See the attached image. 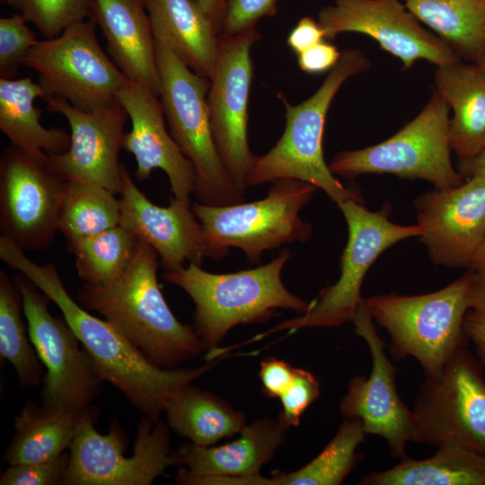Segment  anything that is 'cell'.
<instances>
[{"instance_id":"obj_3","label":"cell","mask_w":485,"mask_h":485,"mask_svg":"<svg viewBox=\"0 0 485 485\" xmlns=\"http://www.w3.org/2000/svg\"><path fill=\"white\" fill-rule=\"evenodd\" d=\"M370 66L369 59L359 49H344L321 86L308 99L292 105L278 94L285 107L284 132L269 152L255 157L246 187L293 179L321 189L337 206L347 200L364 203L357 190L344 186L331 171L323 156L322 137L328 110L340 88L348 78Z\"/></svg>"},{"instance_id":"obj_24","label":"cell","mask_w":485,"mask_h":485,"mask_svg":"<svg viewBox=\"0 0 485 485\" xmlns=\"http://www.w3.org/2000/svg\"><path fill=\"white\" fill-rule=\"evenodd\" d=\"M155 40L168 46L192 71L209 79L220 32L197 0H144Z\"/></svg>"},{"instance_id":"obj_20","label":"cell","mask_w":485,"mask_h":485,"mask_svg":"<svg viewBox=\"0 0 485 485\" xmlns=\"http://www.w3.org/2000/svg\"><path fill=\"white\" fill-rule=\"evenodd\" d=\"M119 195V225L157 252L164 272L179 270L186 262L200 266L207 258L201 225L191 205L172 196L167 207L152 203L123 163Z\"/></svg>"},{"instance_id":"obj_48","label":"cell","mask_w":485,"mask_h":485,"mask_svg":"<svg viewBox=\"0 0 485 485\" xmlns=\"http://www.w3.org/2000/svg\"><path fill=\"white\" fill-rule=\"evenodd\" d=\"M480 65L483 66L485 67V53H484V56L480 63Z\"/></svg>"},{"instance_id":"obj_37","label":"cell","mask_w":485,"mask_h":485,"mask_svg":"<svg viewBox=\"0 0 485 485\" xmlns=\"http://www.w3.org/2000/svg\"><path fill=\"white\" fill-rule=\"evenodd\" d=\"M70 455L62 454L48 461L9 465L0 476L1 485H57L62 484Z\"/></svg>"},{"instance_id":"obj_36","label":"cell","mask_w":485,"mask_h":485,"mask_svg":"<svg viewBox=\"0 0 485 485\" xmlns=\"http://www.w3.org/2000/svg\"><path fill=\"white\" fill-rule=\"evenodd\" d=\"M37 35L31 31L21 13L0 19V75L13 79L19 72L26 54L37 44Z\"/></svg>"},{"instance_id":"obj_12","label":"cell","mask_w":485,"mask_h":485,"mask_svg":"<svg viewBox=\"0 0 485 485\" xmlns=\"http://www.w3.org/2000/svg\"><path fill=\"white\" fill-rule=\"evenodd\" d=\"M14 281L30 340L46 368L41 405L82 415L99 395L103 381L64 317L50 313L48 296L22 273Z\"/></svg>"},{"instance_id":"obj_32","label":"cell","mask_w":485,"mask_h":485,"mask_svg":"<svg viewBox=\"0 0 485 485\" xmlns=\"http://www.w3.org/2000/svg\"><path fill=\"white\" fill-rule=\"evenodd\" d=\"M115 195L93 182L67 181L58 232L72 242L119 225L120 204Z\"/></svg>"},{"instance_id":"obj_16","label":"cell","mask_w":485,"mask_h":485,"mask_svg":"<svg viewBox=\"0 0 485 485\" xmlns=\"http://www.w3.org/2000/svg\"><path fill=\"white\" fill-rule=\"evenodd\" d=\"M318 22L328 41L346 32L373 38L382 49L401 60L403 70H410L419 59L436 66L461 60L400 0H333L319 11Z\"/></svg>"},{"instance_id":"obj_23","label":"cell","mask_w":485,"mask_h":485,"mask_svg":"<svg viewBox=\"0 0 485 485\" xmlns=\"http://www.w3.org/2000/svg\"><path fill=\"white\" fill-rule=\"evenodd\" d=\"M90 18L101 28L122 74L159 96L155 40L144 0H92Z\"/></svg>"},{"instance_id":"obj_45","label":"cell","mask_w":485,"mask_h":485,"mask_svg":"<svg viewBox=\"0 0 485 485\" xmlns=\"http://www.w3.org/2000/svg\"><path fill=\"white\" fill-rule=\"evenodd\" d=\"M456 170L464 180L474 176H485V147L472 158L458 159Z\"/></svg>"},{"instance_id":"obj_6","label":"cell","mask_w":485,"mask_h":485,"mask_svg":"<svg viewBox=\"0 0 485 485\" xmlns=\"http://www.w3.org/2000/svg\"><path fill=\"white\" fill-rule=\"evenodd\" d=\"M470 273L432 293L389 294L365 299L373 317L391 338L392 357H414L425 377H435L464 348L463 321L470 310Z\"/></svg>"},{"instance_id":"obj_41","label":"cell","mask_w":485,"mask_h":485,"mask_svg":"<svg viewBox=\"0 0 485 485\" xmlns=\"http://www.w3.org/2000/svg\"><path fill=\"white\" fill-rule=\"evenodd\" d=\"M340 55L341 51H339L335 45L324 40L296 55L297 64L304 73L319 75L331 71Z\"/></svg>"},{"instance_id":"obj_42","label":"cell","mask_w":485,"mask_h":485,"mask_svg":"<svg viewBox=\"0 0 485 485\" xmlns=\"http://www.w3.org/2000/svg\"><path fill=\"white\" fill-rule=\"evenodd\" d=\"M325 40V31L318 20L304 16L289 32L287 45L296 55Z\"/></svg>"},{"instance_id":"obj_10","label":"cell","mask_w":485,"mask_h":485,"mask_svg":"<svg viewBox=\"0 0 485 485\" xmlns=\"http://www.w3.org/2000/svg\"><path fill=\"white\" fill-rule=\"evenodd\" d=\"M97 410L88 408L80 417L69 446L65 485H150L164 471L178 466L170 450L169 427L146 415L137 426L133 454L125 456L128 436L113 421L108 434L94 428Z\"/></svg>"},{"instance_id":"obj_34","label":"cell","mask_w":485,"mask_h":485,"mask_svg":"<svg viewBox=\"0 0 485 485\" xmlns=\"http://www.w3.org/2000/svg\"><path fill=\"white\" fill-rule=\"evenodd\" d=\"M137 238L120 225L97 234L67 242L84 284L104 286L117 279L129 264Z\"/></svg>"},{"instance_id":"obj_38","label":"cell","mask_w":485,"mask_h":485,"mask_svg":"<svg viewBox=\"0 0 485 485\" xmlns=\"http://www.w3.org/2000/svg\"><path fill=\"white\" fill-rule=\"evenodd\" d=\"M320 395V383L311 372L295 368L290 385L279 397L282 411L278 419L287 427H297L304 410Z\"/></svg>"},{"instance_id":"obj_15","label":"cell","mask_w":485,"mask_h":485,"mask_svg":"<svg viewBox=\"0 0 485 485\" xmlns=\"http://www.w3.org/2000/svg\"><path fill=\"white\" fill-rule=\"evenodd\" d=\"M260 40L256 28L220 36L207 98L218 153L234 182L243 192L256 157L248 142V107L253 76L251 50Z\"/></svg>"},{"instance_id":"obj_40","label":"cell","mask_w":485,"mask_h":485,"mask_svg":"<svg viewBox=\"0 0 485 485\" xmlns=\"http://www.w3.org/2000/svg\"><path fill=\"white\" fill-rule=\"evenodd\" d=\"M295 370L283 360L274 357L262 360L259 372L262 392L269 398H279L292 383Z\"/></svg>"},{"instance_id":"obj_27","label":"cell","mask_w":485,"mask_h":485,"mask_svg":"<svg viewBox=\"0 0 485 485\" xmlns=\"http://www.w3.org/2000/svg\"><path fill=\"white\" fill-rule=\"evenodd\" d=\"M429 458H403L385 471L372 472L362 485H485V454L457 440L436 446Z\"/></svg>"},{"instance_id":"obj_19","label":"cell","mask_w":485,"mask_h":485,"mask_svg":"<svg viewBox=\"0 0 485 485\" xmlns=\"http://www.w3.org/2000/svg\"><path fill=\"white\" fill-rule=\"evenodd\" d=\"M44 100L50 111L66 118L71 129L67 151L48 155L52 168L67 181H90L119 194L122 163L119 156L128 118L123 106L117 100L100 109L82 110L60 97Z\"/></svg>"},{"instance_id":"obj_33","label":"cell","mask_w":485,"mask_h":485,"mask_svg":"<svg viewBox=\"0 0 485 485\" xmlns=\"http://www.w3.org/2000/svg\"><path fill=\"white\" fill-rule=\"evenodd\" d=\"M22 297L14 279L0 271V356L13 366L23 387L37 386L43 376L41 363L22 319Z\"/></svg>"},{"instance_id":"obj_13","label":"cell","mask_w":485,"mask_h":485,"mask_svg":"<svg viewBox=\"0 0 485 485\" xmlns=\"http://www.w3.org/2000/svg\"><path fill=\"white\" fill-rule=\"evenodd\" d=\"M461 348L435 377H425L411 409L413 442L437 446L460 441L485 454V380Z\"/></svg>"},{"instance_id":"obj_28","label":"cell","mask_w":485,"mask_h":485,"mask_svg":"<svg viewBox=\"0 0 485 485\" xmlns=\"http://www.w3.org/2000/svg\"><path fill=\"white\" fill-rule=\"evenodd\" d=\"M167 426L191 443L210 446L222 438L239 434L245 416L226 401L190 384L180 389L164 408Z\"/></svg>"},{"instance_id":"obj_17","label":"cell","mask_w":485,"mask_h":485,"mask_svg":"<svg viewBox=\"0 0 485 485\" xmlns=\"http://www.w3.org/2000/svg\"><path fill=\"white\" fill-rule=\"evenodd\" d=\"M351 322L369 348L372 367L368 377L356 375L349 381L340 412L346 419H360L367 435L383 437L392 456L401 460L406 457L407 444L413 442V413L398 393L397 368L384 352L385 344L375 331L364 298Z\"/></svg>"},{"instance_id":"obj_14","label":"cell","mask_w":485,"mask_h":485,"mask_svg":"<svg viewBox=\"0 0 485 485\" xmlns=\"http://www.w3.org/2000/svg\"><path fill=\"white\" fill-rule=\"evenodd\" d=\"M67 181L50 165L10 146L0 159V225L2 235L23 251L48 248L58 232Z\"/></svg>"},{"instance_id":"obj_4","label":"cell","mask_w":485,"mask_h":485,"mask_svg":"<svg viewBox=\"0 0 485 485\" xmlns=\"http://www.w3.org/2000/svg\"><path fill=\"white\" fill-rule=\"evenodd\" d=\"M291 257L288 250L267 264L234 273L216 274L198 265L163 272V278L184 290L195 304V331L204 350H215L234 326L260 323L278 309L304 314L310 304L289 292L281 272Z\"/></svg>"},{"instance_id":"obj_8","label":"cell","mask_w":485,"mask_h":485,"mask_svg":"<svg viewBox=\"0 0 485 485\" xmlns=\"http://www.w3.org/2000/svg\"><path fill=\"white\" fill-rule=\"evenodd\" d=\"M450 108L434 91L421 111L390 138L362 149L338 153L330 163L336 176L354 179L366 173H389L420 179L436 190L465 180L453 166L449 137Z\"/></svg>"},{"instance_id":"obj_29","label":"cell","mask_w":485,"mask_h":485,"mask_svg":"<svg viewBox=\"0 0 485 485\" xmlns=\"http://www.w3.org/2000/svg\"><path fill=\"white\" fill-rule=\"evenodd\" d=\"M407 9L463 60L485 53V0H403Z\"/></svg>"},{"instance_id":"obj_35","label":"cell","mask_w":485,"mask_h":485,"mask_svg":"<svg viewBox=\"0 0 485 485\" xmlns=\"http://www.w3.org/2000/svg\"><path fill=\"white\" fill-rule=\"evenodd\" d=\"M32 22L45 39L60 35L90 16L92 0H5Z\"/></svg>"},{"instance_id":"obj_2","label":"cell","mask_w":485,"mask_h":485,"mask_svg":"<svg viewBox=\"0 0 485 485\" xmlns=\"http://www.w3.org/2000/svg\"><path fill=\"white\" fill-rule=\"evenodd\" d=\"M157 252L137 239L133 257L123 273L104 286L84 284L80 304L112 324L152 362L176 368L204 350L192 326L172 313L160 289Z\"/></svg>"},{"instance_id":"obj_25","label":"cell","mask_w":485,"mask_h":485,"mask_svg":"<svg viewBox=\"0 0 485 485\" xmlns=\"http://www.w3.org/2000/svg\"><path fill=\"white\" fill-rule=\"evenodd\" d=\"M436 92L453 110L449 120L452 151L469 159L485 147V67L461 60L437 66Z\"/></svg>"},{"instance_id":"obj_44","label":"cell","mask_w":485,"mask_h":485,"mask_svg":"<svg viewBox=\"0 0 485 485\" xmlns=\"http://www.w3.org/2000/svg\"><path fill=\"white\" fill-rule=\"evenodd\" d=\"M468 296L470 310L485 316V269L470 273Z\"/></svg>"},{"instance_id":"obj_30","label":"cell","mask_w":485,"mask_h":485,"mask_svg":"<svg viewBox=\"0 0 485 485\" xmlns=\"http://www.w3.org/2000/svg\"><path fill=\"white\" fill-rule=\"evenodd\" d=\"M367 434L358 419H346L324 449L305 466L272 477H218L216 485H339L357 462V449Z\"/></svg>"},{"instance_id":"obj_5","label":"cell","mask_w":485,"mask_h":485,"mask_svg":"<svg viewBox=\"0 0 485 485\" xmlns=\"http://www.w3.org/2000/svg\"><path fill=\"white\" fill-rule=\"evenodd\" d=\"M159 98L171 135L196 172L195 196L209 206L244 202L218 153L207 106L209 79L192 71L168 46L155 40Z\"/></svg>"},{"instance_id":"obj_43","label":"cell","mask_w":485,"mask_h":485,"mask_svg":"<svg viewBox=\"0 0 485 485\" xmlns=\"http://www.w3.org/2000/svg\"><path fill=\"white\" fill-rule=\"evenodd\" d=\"M463 330L476 349L480 361L485 366V316L469 310L464 317Z\"/></svg>"},{"instance_id":"obj_7","label":"cell","mask_w":485,"mask_h":485,"mask_svg":"<svg viewBox=\"0 0 485 485\" xmlns=\"http://www.w3.org/2000/svg\"><path fill=\"white\" fill-rule=\"evenodd\" d=\"M264 198L229 206L199 202L191 209L201 225L207 257L219 260L231 247L242 250L251 263L262 252L288 242H305L313 227L299 216L317 188L308 182L283 179L272 182Z\"/></svg>"},{"instance_id":"obj_18","label":"cell","mask_w":485,"mask_h":485,"mask_svg":"<svg viewBox=\"0 0 485 485\" xmlns=\"http://www.w3.org/2000/svg\"><path fill=\"white\" fill-rule=\"evenodd\" d=\"M413 207L430 260L437 266L470 268L485 239V176L424 192Z\"/></svg>"},{"instance_id":"obj_11","label":"cell","mask_w":485,"mask_h":485,"mask_svg":"<svg viewBox=\"0 0 485 485\" xmlns=\"http://www.w3.org/2000/svg\"><path fill=\"white\" fill-rule=\"evenodd\" d=\"M95 32L92 18L80 21L56 38L39 40L26 54L23 66L37 72L46 97H60L82 110L117 101L130 81L104 53Z\"/></svg>"},{"instance_id":"obj_31","label":"cell","mask_w":485,"mask_h":485,"mask_svg":"<svg viewBox=\"0 0 485 485\" xmlns=\"http://www.w3.org/2000/svg\"><path fill=\"white\" fill-rule=\"evenodd\" d=\"M81 416L27 402L15 418V433L4 460L16 465L57 457L70 446Z\"/></svg>"},{"instance_id":"obj_47","label":"cell","mask_w":485,"mask_h":485,"mask_svg":"<svg viewBox=\"0 0 485 485\" xmlns=\"http://www.w3.org/2000/svg\"><path fill=\"white\" fill-rule=\"evenodd\" d=\"M469 269L472 271L485 269V239L476 252Z\"/></svg>"},{"instance_id":"obj_26","label":"cell","mask_w":485,"mask_h":485,"mask_svg":"<svg viewBox=\"0 0 485 485\" xmlns=\"http://www.w3.org/2000/svg\"><path fill=\"white\" fill-rule=\"evenodd\" d=\"M39 97L44 99L45 91L29 77L0 78V129L11 146L35 157L62 154L70 146V134L41 124V110L34 104Z\"/></svg>"},{"instance_id":"obj_9","label":"cell","mask_w":485,"mask_h":485,"mask_svg":"<svg viewBox=\"0 0 485 485\" xmlns=\"http://www.w3.org/2000/svg\"><path fill=\"white\" fill-rule=\"evenodd\" d=\"M348 225V237L340 257V276L311 302L308 311L260 333L256 341L277 331L289 333L302 328H335L351 322L362 301L363 280L375 260L387 249L405 239L420 236L421 226L401 225L390 219L391 206L370 211L364 203L347 200L338 206Z\"/></svg>"},{"instance_id":"obj_22","label":"cell","mask_w":485,"mask_h":485,"mask_svg":"<svg viewBox=\"0 0 485 485\" xmlns=\"http://www.w3.org/2000/svg\"><path fill=\"white\" fill-rule=\"evenodd\" d=\"M288 428L279 419L264 418L246 425L236 440L220 446L185 443L174 452L180 466L176 481L200 485L209 478L260 474L285 442Z\"/></svg>"},{"instance_id":"obj_1","label":"cell","mask_w":485,"mask_h":485,"mask_svg":"<svg viewBox=\"0 0 485 485\" xmlns=\"http://www.w3.org/2000/svg\"><path fill=\"white\" fill-rule=\"evenodd\" d=\"M0 259L25 275L60 310L103 382L119 390L144 415L158 419L168 401L217 361L196 368H163L146 357L105 319L91 314L66 291L53 263L40 265L4 235Z\"/></svg>"},{"instance_id":"obj_21","label":"cell","mask_w":485,"mask_h":485,"mask_svg":"<svg viewBox=\"0 0 485 485\" xmlns=\"http://www.w3.org/2000/svg\"><path fill=\"white\" fill-rule=\"evenodd\" d=\"M117 100L131 121L123 149L135 157L136 177L146 181L154 170L163 171L174 198L190 205V197L196 189L195 169L166 128L159 96L142 84L129 82Z\"/></svg>"},{"instance_id":"obj_46","label":"cell","mask_w":485,"mask_h":485,"mask_svg":"<svg viewBox=\"0 0 485 485\" xmlns=\"http://www.w3.org/2000/svg\"><path fill=\"white\" fill-rule=\"evenodd\" d=\"M204 12L221 32L225 12V0H197Z\"/></svg>"},{"instance_id":"obj_39","label":"cell","mask_w":485,"mask_h":485,"mask_svg":"<svg viewBox=\"0 0 485 485\" xmlns=\"http://www.w3.org/2000/svg\"><path fill=\"white\" fill-rule=\"evenodd\" d=\"M278 0H225V12L220 36H233L256 28L264 17L277 13Z\"/></svg>"}]
</instances>
